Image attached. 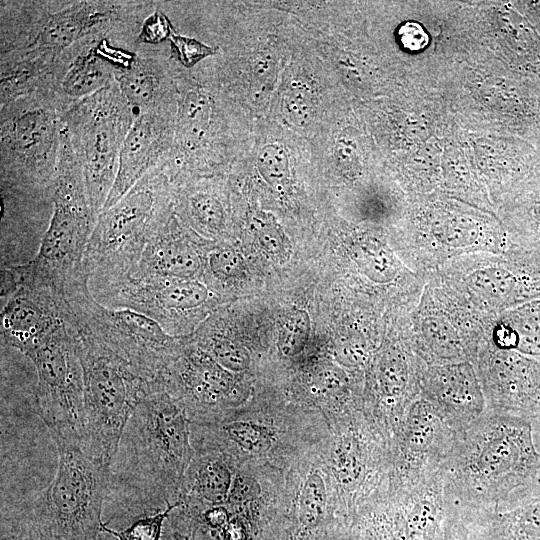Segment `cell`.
<instances>
[{"mask_svg":"<svg viewBox=\"0 0 540 540\" xmlns=\"http://www.w3.org/2000/svg\"><path fill=\"white\" fill-rule=\"evenodd\" d=\"M448 510H507L540 492V451L532 425L486 410L458 433L441 471Z\"/></svg>","mask_w":540,"mask_h":540,"instance_id":"cell-1","label":"cell"},{"mask_svg":"<svg viewBox=\"0 0 540 540\" xmlns=\"http://www.w3.org/2000/svg\"><path fill=\"white\" fill-rule=\"evenodd\" d=\"M172 214V183L160 166L103 209L83 258L90 290L133 275L146 245Z\"/></svg>","mask_w":540,"mask_h":540,"instance_id":"cell-2","label":"cell"},{"mask_svg":"<svg viewBox=\"0 0 540 540\" xmlns=\"http://www.w3.org/2000/svg\"><path fill=\"white\" fill-rule=\"evenodd\" d=\"M156 7L147 1H1V55L61 53L93 33L141 27Z\"/></svg>","mask_w":540,"mask_h":540,"instance_id":"cell-3","label":"cell"},{"mask_svg":"<svg viewBox=\"0 0 540 540\" xmlns=\"http://www.w3.org/2000/svg\"><path fill=\"white\" fill-rule=\"evenodd\" d=\"M69 323L76 332L83 371L81 446L88 455L111 466L130 417L155 381L143 377L87 328Z\"/></svg>","mask_w":540,"mask_h":540,"instance_id":"cell-4","label":"cell"},{"mask_svg":"<svg viewBox=\"0 0 540 540\" xmlns=\"http://www.w3.org/2000/svg\"><path fill=\"white\" fill-rule=\"evenodd\" d=\"M50 436L58 465L50 484L25 504L30 520L40 540H98L111 466L88 455L76 440Z\"/></svg>","mask_w":540,"mask_h":540,"instance_id":"cell-5","label":"cell"},{"mask_svg":"<svg viewBox=\"0 0 540 540\" xmlns=\"http://www.w3.org/2000/svg\"><path fill=\"white\" fill-rule=\"evenodd\" d=\"M128 476L149 507L174 503L180 474L189 455L183 409L155 382L135 408L123 433Z\"/></svg>","mask_w":540,"mask_h":540,"instance_id":"cell-6","label":"cell"},{"mask_svg":"<svg viewBox=\"0 0 540 540\" xmlns=\"http://www.w3.org/2000/svg\"><path fill=\"white\" fill-rule=\"evenodd\" d=\"M62 299L66 320L87 328L148 380L156 381L179 354V337L169 335L155 320L101 304L90 290L84 266L67 278Z\"/></svg>","mask_w":540,"mask_h":540,"instance_id":"cell-7","label":"cell"},{"mask_svg":"<svg viewBox=\"0 0 540 540\" xmlns=\"http://www.w3.org/2000/svg\"><path fill=\"white\" fill-rule=\"evenodd\" d=\"M61 131V109L54 95H34L1 105L0 187L50 194Z\"/></svg>","mask_w":540,"mask_h":540,"instance_id":"cell-8","label":"cell"},{"mask_svg":"<svg viewBox=\"0 0 540 540\" xmlns=\"http://www.w3.org/2000/svg\"><path fill=\"white\" fill-rule=\"evenodd\" d=\"M134 118L116 80L61 112L82 168L90 206L97 216L114 185L120 151Z\"/></svg>","mask_w":540,"mask_h":540,"instance_id":"cell-9","label":"cell"},{"mask_svg":"<svg viewBox=\"0 0 540 540\" xmlns=\"http://www.w3.org/2000/svg\"><path fill=\"white\" fill-rule=\"evenodd\" d=\"M431 274L487 317L540 298V254L510 243L502 253L461 256Z\"/></svg>","mask_w":540,"mask_h":540,"instance_id":"cell-10","label":"cell"},{"mask_svg":"<svg viewBox=\"0 0 540 540\" xmlns=\"http://www.w3.org/2000/svg\"><path fill=\"white\" fill-rule=\"evenodd\" d=\"M52 215L32 259L57 283L63 284L83 266L84 253L97 221L87 195L80 163L65 130L51 186Z\"/></svg>","mask_w":540,"mask_h":540,"instance_id":"cell-11","label":"cell"},{"mask_svg":"<svg viewBox=\"0 0 540 540\" xmlns=\"http://www.w3.org/2000/svg\"><path fill=\"white\" fill-rule=\"evenodd\" d=\"M436 212L414 220L393 247L425 283L431 273L455 258L480 252L502 253L509 247L502 223L491 212Z\"/></svg>","mask_w":540,"mask_h":540,"instance_id":"cell-12","label":"cell"},{"mask_svg":"<svg viewBox=\"0 0 540 540\" xmlns=\"http://www.w3.org/2000/svg\"><path fill=\"white\" fill-rule=\"evenodd\" d=\"M25 356L36 370V410L49 434L81 444L84 384L74 327L64 321Z\"/></svg>","mask_w":540,"mask_h":540,"instance_id":"cell-13","label":"cell"},{"mask_svg":"<svg viewBox=\"0 0 540 540\" xmlns=\"http://www.w3.org/2000/svg\"><path fill=\"white\" fill-rule=\"evenodd\" d=\"M103 305L128 308L155 320L171 336L179 333L215 300L199 279L126 276L92 291Z\"/></svg>","mask_w":540,"mask_h":540,"instance_id":"cell-14","label":"cell"},{"mask_svg":"<svg viewBox=\"0 0 540 540\" xmlns=\"http://www.w3.org/2000/svg\"><path fill=\"white\" fill-rule=\"evenodd\" d=\"M459 432L420 394L394 433V490L412 488L440 473Z\"/></svg>","mask_w":540,"mask_h":540,"instance_id":"cell-15","label":"cell"},{"mask_svg":"<svg viewBox=\"0 0 540 540\" xmlns=\"http://www.w3.org/2000/svg\"><path fill=\"white\" fill-rule=\"evenodd\" d=\"M394 491L388 505L362 517L355 540H444L448 506L440 473Z\"/></svg>","mask_w":540,"mask_h":540,"instance_id":"cell-16","label":"cell"},{"mask_svg":"<svg viewBox=\"0 0 540 540\" xmlns=\"http://www.w3.org/2000/svg\"><path fill=\"white\" fill-rule=\"evenodd\" d=\"M474 365L486 410L528 421L540 451V360L483 341Z\"/></svg>","mask_w":540,"mask_h":540,"instance_id":"cell-17","label":"cell"},{"mask_svg":"<svg viewBox=\"0 0 540 540\" xmlns=\"http://www.w3.org/2000/svg\"><path fill=\"white\" fill-rule=\"evenodd\" d=\"M410 311L396 314L394 325L376 355L371 389L376 405L395 433L407 409L420 395L423 361L415 353L408 331Z\"/></svg>","mask_w":540,"mask_h":540,"instance_id":"cell-18","label":"cell"},{"mask_svg":"<svg viewBox=\"0 0 540 540\" xmlns=\"http://www.w3.org/2000/svg\"><path fill=\"white\" fill-rule=\"evenodd\" d=\"M412 347L426 364L474 363L481 341L468 334L425 288L409 313Z\"/></svg>","mask_w":540,"mask_h":540,"instance_id":"cell-19","label":"cell"},{"mask_svg":"<svg viewBox=\"0 0 540 540\" xmlns=\"http://www.w3.org/2000/svg\"><path fill=\"white\" fill-rule=\"evenodd\" d=\"M175 115L176 109L135 115L120 151L114 185L103 209L117 203L167 157L173 141Z\"/></svg>","mask_w":540,"mask_h":540,"instance_id":"cell-20","label":"cell"},{"mask_svg":"<svg viewBox=\"0 0 540 540\" xmlns=\"http://www.w3.org/2000/svg\"><path fill=\"white\" fill-rule=\"evenodd\" d=\"M421 395L456 431L486 411V400L474 363L426 364L420 370Z\"/></svg>","mask_w":540,"mask_h":540,"instance_id":"cell-21","label":"cell"},{"mask_svg":"<svg viewBox=\"0 0 540 540\" xmlns=\"http://www.w3.org/2000/svg\"><path fill=\"white\" fill-rule=\"evenodd\" d=\"M156 381L173 400L182 399L203 409L223 404L234 387L230 371L198 346L185 348Z\"/></svg>","mask_w":540,"mask_h":540,"instance_id":"cell-22","label":"cell"},{"mask_svg":"<svg viewBox=\"0 0 540 540\" xmlns=\"http://www.w3.org/2000/svg\"><path fill=\"white\" fill-rule=\"evenodd\" d=\"M173 76L169 59L157 46L138 45L133 61L115 80L137 115L177 108Z\"/></svg>","mask_w":540,"mask_h":540,"instance_id":"cell-23","label":"cell"},{"mask_svg":"<svg viewBox=\"0 0 540 540\" xmlns=\"http://www.w3.org/2000/svg\"><path fill=\"white\" fill-rule=\"evenodd\" d=\"M203 254L172 214L146 245L134 276L198 279Z\"/></svg>","mask_w":540,"mask_h":540,"instance_id":"cell-24","label":"cell"},{"mask_svg":"<svg viewBox=\"0 0 540 540\" xmlns=\"http://www.w3.org/2000/svg\"><path fill=\"white\" fill-rule=\"evenodd\" d=\"M59 55L39 50L1 55L0 104L34 95L56 97Z\"/></svg>","mask_w":540,"mask_h":540,"instance_id":"cell-25","label":"cell"},{"mask_svg":"<svg viewBox=\"0 0 540 540\" xmlns=\"http://www.w3.org/2000/svg\"><path fill=\"white\" fill-rule=\"evenodd\" d=\"M458 516L470 540H540V492L504 511Z\"/></svg>","mask_w":540,"mask_h":540,"instance_id":"cell-26","label":"cell"},{"mask_svg":"<svg viewBox=\"0 0 540 540\" xmlns=\"http://www.w3.org/2000/svg\"><path fill=\"white\" fill-rule=\"evenodd\" d=\"M484 342L540 360V298L494 316L487 325Z\"/></svg>","mask_w":540,"mask_h":540,"instance_id":"cell-27","label":"cell"},{"mask_svg":"<svg viewBox=\"0 0 540 540\" xmlns=\"http://www.w3.org/2000/svg\"><path fill=\"white\" fill-rule=\"evenodd\" d=\"M366 439L358 427H350L335 446L334 474L342 490L348 494L359 493L375 474L376 466Z\"/></svg>","mask_w":540,"mask_h":540,"instance_id":"cell-28","label":"cell"},{"mask_svg":"<svg viewBox=\"0 0 540 540\" xmlns=\"http://www.w3.org/2000/svg\"><path fill=\"white\" fill-rule=\"evenodd\" d=\"M502 223L509 243L540 254V176L524 184Z\"/></svg>","mask_w":540,"mask_h":540,"instance_id":"cell-29","label":"cell"},{"mask_svg":"<svg viewBox=\"0 0 540 540\" xmlns=\"http://www.w3.org/2000/svg\"><path fill=\"white\" fill-rule=\"evenodd\" d=\"M181 211L191 224L209 236L220 235L226 227V211L219 195L206 186H197L180 195Z\"/></svg>","mask_w":540,"mask_h":540,"instance_id":"cell-30","label":"cell"},{"mask_svg":"<svg viewBox=\"0 0 540 540\" xmlns=\"http://www.w3.org/2000/svg\"><path fill=\"white\" fill-rule=\"evenodd\" d=\"M230 486L231 472L222 458L209 456L195 466L191 485L194 498L212 506L221 505L228 499Z\"/></svg>","mask_w":540,"mask_h":540,"instance_id":"cell-31","label":"cell"},{"mask_svg":"<svg viewBox=\"0 0 540 540\" xmlns=\"http://www.w3.org/2000/svg\"><path fill=\"white\" fill-rule=\"evenodd\" d=\"M211 281L229 284L243 271V259L238 251L229 246H215L203 255V270Z\"/></svg>","mask_w":540,"mask_h":540,"instance_id":"cell-32","label":"cell"},{"mask_svg":"<svg viewBox=\"0 0 540 540\" xmlns=\"http://www.w3.org/2000/svg\"><path fill=\"white\" fill-rule=\"evenodd\" d=\"M310 317L303 309H293L286 313L280 323L278 346L288 357L301 353L310 334Z\"/></svg>","mask_w":540,"mask_h":540,"instance_id":"cell-33","label":"cell"},{"mask_svg":"<svg viewBox=\"0 0 540 540\" xmlns=\"http://www.w3.org/2000/svg\"><path fill=\"white\" fill-rule=\"evenodd\" d=\"M326 505V488L321 475L311 473L304 485L299 501L298 518L305 528L316 527L323 518Z\"/></svg>","mask_w":540,"mask_h":540,"instance_id":"cell-34","label":"cell"},{"mask_svg":"<svg viewBox=\"0 0 540 540\" xmlns=\"http://www.w3.org/2000/svg\"><path fill=\"white\" fill-rule=\"evenodd\" d=\"M180 505V500L166 506L165 509L152 515H147L134 521L122 530H114L102 523V532L110 534L117 540H160L164 521L170 513Z\"/></svg>","mask_w":540,"mask_h":540,"instance_id":"cell-35","label":"cell"},{"mask_svg":"<svg viewBox=\"0 0 540 540\" xmlns=\"http://www.w3.org/2000/svg\"><path fill=\"white\" fill-rule=\"evenodd\" d=\"M257 168L265 182L275 190H285L289 185V160L282 146H264L258 154Z\"/></svg>","mask_w":540,"mask_h":540,"instance_id":"cell-36","label":"cell"},{"mask_svg":"<svg viewBox=\"0 0 540 540\" xmlns=\"http://www.w3.org/2000/svg\"><path fill=\"white\" fill-rule=\"evenodd\" d=\"M259 245L269 257L284 262L290 254L288 240L271 215L260 213L252 222Z\"/></svg>","mask_w":540,"mask_h":540,"instance_id":"cell-37","label":"cell"},{"mask_svg":"<svg viewBox=\"0 0 540 540\" xmlns=\"http://www.w3.org/2000/svg\"><path fill=\"white\" fill-rule=\"evenodd\" d=\"M0 540H40L25 504H2Z\"/></svg>","mask_w":540,"mask_h":540,"instance_id":"cell-38","label":"cell"},{"mask_svg":"<svg viewBox=\"0 0 540 540\" xmlns=\"http://www.w3.org/2000/svg\"><path fill=\"white\" fill-rule=\"evenodd\" d=\"M228 438L251 453H264L272 446V437L264 427L250 422H232L223 427Z\"/></svg>","mask_w":540,"mask_h":540,"instance_id":"cell-39","label":"cell"},{"mask_svg":"<svg viewBox=\"0 0 540 540\" xmlns=\"http://www.w3.org/2000/svg\"><path fill=\"white\" fill-rule=\"evenodd\" d=\"M168 41L171 43L172 55L186 68H191L206 57L217 53L216 48L207 46L194 38L178 35L175 32Z\"/></svg>","mask_w":540,"mask_h":540,"instance_id":"cell-40","label":"cell"},{"mask_svg":"<svg viewBox=\"0 0 540 540\" xmlns=\"http://www.w3.org/2000/svg\"><path fill=\"white\" fill-rule=\"evenodd\" d=\"M170 19L156 9L143 22L137 37V45L157 46L169 40L174 33Z\"/></svg>","mask_w":540,"mask_h":540,"instance_id":"cell-41","label":"cell"},{"mask_svg":"<svg viewBox=\"0 0 540 540\" xmlns=\"http://www.w3.org/2000/svg\"><path fill=\"white\" fill-rule=\"evenodd\" d=\"M283 112L286 118L295 125H304L311 114V98L309 92L301 87H292L283 97Z\"/></svg>","mask_w":540,"mask_h":540,"instance_id":"cell-42","label":"cell"},{"mask_svg":"<svg viewBox=\"0 0 540 540\" xmlns=\"http://www.w3.org/2000/svg\"><path fill=\"white\" fill-rule=\"evenodd\" d=\"M398 39L401 46L408 51L423 50L429 43V37L424 28L417 22H406L398 29Z\"/></svg>","mask_w":540,"mask_h":540,"instance_id":"cell-43","label":"cell"},{"mask_svg":"<svg viewBox=\"0 0 540 540\" xmlns=\"http://www.w3.org/2000/svg\"><path fill=\"white\" fill-rule=\"evenodd\" d=\"M253 480L244 476H238L232 487L230 488L227 501L232 504L243 502L244 500L252 499L256 494L257 486L254 487Z\"/></svg>","mask_w":540,"mask_h":540,"instance_id":"cell-44","label":"cell"},{"mask_svg":"<svg viewBox=\"0 0 540 540\" xmlns=\"http://www.w3.org/2000/svg\"><path fill=\"white\" fill-rule=\"evenodd\" d=\"M444 540H470L466 526L453 512H448Z\"/></svg>","mask_w":540,"mask_h":540,"instance_id":"cell-45","label":"cell"}]
</instances>
